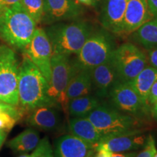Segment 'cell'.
<instances>
[{
  "mask_svg": "<svg viewBox=\"0 0 157 157\" xmlns=\"http://www.w3.org/2000/svg\"><path fill=\"white\" fill-rule=\"evenodd\" d=\"M48 82L39 68L23 55L19 65L17 89L19 107L24 113L41 105L54 104L48 95Z\"/></svg>",
  "mask_w": 157,
  "mask_h": 157,
  "instance_id": "cell-1",
  "label": "cell"
},
{
  "mask_svg": "<svg viewBox=\"0 0 157 157\" xmlns=\"http://www.w3.org/2000/svg\"><path fill=\"white\" fill-rule=\"evenodd\" d=\"M36 25L21 2L0 12V38L14 50L23 52L31 42Z\"/></svg>",
  "mask_w": 157,
  "mask_h": 157,
  "instance_id": "cell-2",
  "label": "cell"
},
{
  "mask_svg": "<svg viewBox=\"0 0 157 157\" xmlns=\"http://www.w3.org/2000/svg\"><path fill=\"white\" fill-rule=\"evenodd\" d=\"M51 44L52 54L71 56L81 50L93 31L91 23L85 21L58 22L50 24L44 29Z\"/></svg>",
  "mask_w": 157,
  "mask_h": 157,
  "instance_id": "cell-3",
  "label": "cell"
},
{
  "mask_svg": "<svg viewBox=\"0 0 157 157\" xmlns=\"http://www.w3.org/2000/svg\"><path fill=\"white\" fill-rule=\"evenodd\" d=\"M112 34L103 27L92 31L81 50L71 60L74 72L91 70L106 61L116 48Z\"/></svg>",
  "mask_w": 157,
  "mask_h": 157,
  "instance_id": "cell-4",
  "label": "cell"
},
{
  "mask_svg": "<svg viewBox=\"0 0 157 157\" xmlns=\"http://www.w3.org/2000/svg\"><path fill=\"white\" fill-rule=\"evenodd\" d=\"M103 136L140 129L143 120L126 114L113 105L101 103L87 117Z\"/></svg>",
  "mask_w": 157,
  "mask_h": 157,
  "instance_id": "cell-5",
  "label": "cell"
},
{
  "mask_svg": "<svg viewBox=\"0 0 157 157\" xmlns=\"http://www.w3.org/2000/svg\"><path fill=\"white\" fill-rule=\"evenodd\" d=\"M117 73L118 81L128 82L147 66L148 58L138 47L132 43H124L116 48L110 56Z\"/></svg>",
  "mask_w": 157,
  "mask_h": 157,
  "instance_id": "cell-6",
  "label": "cell"
},
{
  "mask_svg": "<svg viewBox=\"0 0 157 157\" xmlns=\"http://www.w3.org/2000/svg\"><path fill=\"white\" fill-rule=\"evenodd\" d=\"M19 62L13 48L0 45V101L19 106Z\"/></svg>",
  "mask_w": 157,
  "mask_h": 157,
  "instance_id": "cell-7",
  "label": "cell"
},
{
  "mask_svg": "<svg viewBox=\"0 0 157 157\" xmlns=\"http://www.w3.org/2000/svg\"><path fill=\"white\" fill-rule=\"evenodd\" d=\"M72 76V67L69 56L52 54L51 59V79L48 95L55 105L68 113V101L66 91Z\"/></svg>",
  "mask_w": 157,
  "mask_h": 157,
  "instance_id": "cell-8",
  "label": "cell"
},
{
  "mask_svg": "<svg viewBox=\"0 0 157 157\" xmlns=\"http://www.w3.org/2000/svg\"><path fill=\"white\" fill-rule=\"evenodd\" d=\"M111 105L126 114L143 120L151 113V108L143 103L128 82L117 81L110 91Z\"/></svg>",
  "mask_w": 157,
  "mask_h": 157,
  "instance_id": "cell-9",
  "label": "cell"
},
{
  "mask_svg": "<svg viewBox=\"0 0 157 157\" xmlns=\"http://www.w3.org/2000/svg\"><path fill=\"white\" fill-rule=\"evenodd\" d=\"M23 53L34 63L48 84L50 83L52 50L44 29L36 28L31 42L23 50Z\"/></svg>",
  "mask_w": 157,
  "mask_h": 157,
  "instance_id": "cell-10",
  "label": "cell"
},
{
  "mask_svg": "<svg viewBox=\"0 0 157 157\" xmlns=\"http://www.w3.org/2000/svg\"><path fill=\"white\" fill-rule=\"evenodd\" d=\"M147 135L141 128L103 136L95 146L96 151L124 153L137 150L144 146Z\"/></svg>",
  "mask_w": 157,
  "mask_h": 157,
  "instance_id": "cell-11",
  "label": "cell"
},
{
  "mask_svg": "<svg viewBox=\"0 0 157 157\" xmlns=\"http://www.w3.org/2000/svg\"><path fill=\"white\" fill-rule=\"evenodd\" d=\"M84 8L74 0H44V16L42 23L52 24L73 21L81 16Z\"/></svg>",
  "mask_w": 157,
  "mask_h": 157,
  "instance_id": "cell-12",
  "label": "cell"
},
{
  "mask_svg": "<svg viewBox=\"0 0 157 157\" xmlns=\"http://www.w3.org/2000/svg\"><path fill=\"white\" fill-rule=\"evenodd\" d=\"M101 2L99 21L102 27L111 34H121L127 0H101Z\"/></svg>",
  "mask_w": 157,
  "mask_h": 157,
  "instance_id": "cell-13",
  "label": "cell"
},
{
  "mask_svg": "<svg viewBox=\"0 0 157 157\" xmlns=\"http://www.w3.org/2000/svg\"><path fill=\"white\" fill-rule=\"evenodd\" d=\"M58 105H44L31 110L26 119L29 126L44 131H55L62 124V117Z\"/></svg>",
  "mask_w": 157,
  "mask_h": 157,
  "instance_id": "cell-14",
  "label": "cell"
},
{
  "mask_svg": "<svg viewBox=\"0 0 157 157\" xmlns=\"http://www.w3.org/2000/svg\"><path fill=\"white\" fill-rule=\"evenodd\" d=\"M153 18L146 0H127L121 34H132Z\"/></svg>",
  "mask_w": 157,
  "mask_h": 157,
  "instance_id": "cell-15",
  "label": "cell"
},
{
  "mask_svg": "<svg viewBox=\"0 0 157 157\" xmlns=\"http://www.w3.org/2000/svg\"><path fill=\"white\" fill-rule=\"evenodd\" d=\"M95 152V146L71 134L55 142L54 157H91Z\"/></svg>",
  "mask_w": 157,
  "mask_h": 157,
  "instance_id": "cell-16",
  "label": "cell"
},
{
  "mask_svg": "<svg viewBox=\"0 0 157 157\" xmlns=\"http://www.w3.org/2000/svg\"><path fill=\"white\" fill-rule=\"evenodd\" d=\"M90 71L93 90H95L96 96L99 98L109 97L111 88L118 81L115 68L110 58Z\"/></svg>",
  "mask_w": 157,
  "mask_h": 157,
  "instance_id": "cell-17",
  "label": "cell"
},
{
  "mask_svg": "<svg viewBox=\"0 0 157 157\" xmlns=\"http://www.w3.org/2000/svg\"><path fill=\"white\" fill-rule=\"evenodd\" d=\"M68 131L71 135L84 142L95 146L103 135L86 117L71 118L68 122Z\"/></svg>",
  "mask_w": 157,
  "mask_h": 157,
  "instance_id": "cell-18",
  "label": "cell"
},
{
  "mask_svg": "<svg viewBox=\"0 0 157 157\" xmlns=\"http://www.w3.org/2000/svg\"><path fill=\"white\" fill-rule=\"evenodd\" d=\"M93 90L91 71L82 69L78 71L71 76L66 96L69 101L74 98L90 95Z\"/></svg>",
  "mask_w": 157,
  "mask_h": 157,
  "instance_id": "cell-19",
  "label": "cell"
},
{
  "mask_svg": "<svg viewBox=\"0 0 157 157\" xmlns=\"http://www.w3.org/2000/svg\"><path fill=\"white\" fill-rule=\"evenodd\" d=\"M156 80L157 68L147 66L136 77L128 82V83L139 95L143 103L147 106L151 107L148 103V98L151 88Z\"/></svg>",
  "mask_w": 157,
  "mask_h": 157,
  "instance_id": "cell-20",
  "label": "cell"
},
{
  "mask_svg": "<svg viewBox=\"0 0 157 157\" xmlns=\"http://www.w3.org/2000/svg\"><path fill=\"white\" fill-rule=\"evenodd\" d=\"M101 103L100 98L91 94L68 101V113L71 118L85 117Z\"/></svg>",
  "mask_w": 157,
  "mask_h": 157,
  "instance_id": "cell-21",
  "label": "cell"
},
{
  "mask_svg": "<svg viewBox=\"0 0 157 157\" xmlns=\"http://www.w3.org/2000/svg\"><path fill=\"white\" fill-rule=\"evenodd\" d=\"M40 140L39 132L34 128H28L7 143L13 151L27 153L34 150Z\"/></svg>",
  "mask_w": 157,
  "mask_h": 157,
  "instance_id": "cell-22",
  "label": "cell"
},
{
  "mask_svg": "<svg viewBox=\"0 0 157 157\" xmlns=\"http://www.w3.org/2000/svg\"><path fill=\"white\" fill-rule=\"evenodd\" d=\"M132 39L146 50L157 48V17L143 24L132 34Z\"/></svg>",
  "mask_w": 157,
  "mask_h": 157,
  "instance_id": "cell-23",
  "label": "cell"
},
{
  "mask_svg": "<svg viewBox=\"0 0 157 157\" xmlns=\"http://www.w3.org/2000/svg\"><path fill=\"white\" fill-rule=\"evenodd\" d=\"M21 4L36 24L42 23L44 16V0H21Z\"/></svg>",
  "mask_w": 157,
  "mask_h": 157,
  "instance_id": "cell-24",
  "label": "cell"
},
{
  "mask_svg": "<svg viewBox=\"0 0 157 157\" xmlns=\"http://www.w3.org/2000/svg\"><path fill=\"white\" fill-rule=\"evenodd\" d=\"M30 157H54V151L48 137L39 140Z\"/></svg>",
  "mask_w": 157,
  "mask_h": 157,
  "instance_id": "cell-25",
  "label": "cell"
},
{
  "mask_svg": "<svg viewBox=\"0 0 157 157\" xmlns=\"http://www.w3.org/2000/svg\"><path fill=\"white\" fill-rule=\"evenodd\" d=\"M2 112L8 113L11 117L15 118L17 121L21 119L24 115V112L19 106H15L0 101V113Z\"/></svg>",
  "mask_w": 157,
  "mask_h": 157,
  "instance_id": "cell-26",
  "label": "cell"
},
{
  "mask_svg": "<svg viewBox=\"0 0 157 157\" xmlns=\"http://www.w3.org/2000/svg\"><path fill=\"white\" fill-rule=\"evenodd\" d=\"M156 154V148L155 140L151 135L147 137L146 143L143 146V151L135 157H154Z\"/></svg>",
  "mask_w": 157,
  "mask_h": 157,
  "instance_id": "cell-27",
  "label": "cell"
},
{
  "mask_svg": "<svg viewBox=\"0 0 157 157\" xmlns=\"http://www.w3.org/2000/svg\"><path fill=\"white\" fill-rule=\"evenodd\" d=\"M17 120L7 113H0V130L9 132L14 127Z\"/></svg>",
  "mask_w": 157,
  "mask_h": 157,
  "instance_id": "cell-28",
  "label": "cell"
},
{
  "mask_svg": "<svg viewBox=\"0 0 157 157\" xmlns=\"http://www.w3.org/2000/svg\"><path fill=\"white\" fill-rule=\"evenodd\" d=\"M135 152L127 153H112L105 151H96L91 157H135Z\"/></svg>",
  "mask_w": 157,
  "mask_h": 157,
  "instance_id": "cell-29",
  "label": "cell"
},
{
  "mask_svg": "<svg viewBox=\"0 0 157 157\" xmlns=\"http://www.w3.org/2000/svg\"><path fill=\"white\" fill-rule=\"evenodd\" d=\"M157 100V80L154 82L151 88L148 98V103L150 106L154 105Z\"/></svg>",
  "mask_w": 157,
  "mask_h": 157,
  "instance_id": "cell-30",
  "label": "cell"
},
{
  "mask_svg": "<svg viewBox=\"0 0 157 157\" xmlns=\"http://www.w3.org/2000/svg\"><path fill=\"white\" fill-rule=\"evenodd\" d=\"M148 61L151 66L157 68V48L148 50Z\"/></svg>",
  "mask_w": 157,
  "mask_h": 157,
  "instance_id": "cell-31",
  "label": "cell"
},
{
  "mask_svg": "<svg viewBox=\"0 0 157 157\" xmlns=\"http://www.w3.org/2000/svg\"><path fill=\"white\" fill-rule=\"evenodd\" d=\"M21 0H2L0 2V12L12 7L15 4L21 2Z\"/></svg>",
  "mask_w": 157,
  "mask_h": 157,
  "instance_id": "cell-32",
  "label": "cell"
},
{
  "mask_svg": "<svg viewBox=\"0 0 157 157\" xmlns=\"http://www.w3.org/2000/svg\"><path fill=\"white\" fill-rule=\"evenodd\" d=\"M149 10L154 17H157V0H146Z\"/></svg>",
  "mask_w": 157,
  "mask_h": 157,
  "instance_id": "cell-33",
  "label": "cell"
},
{
  "mask_svg": "<svg viewBox=\"0 0 157 157\" xmlns=\"http://www.w3.org/2000/svg\"><path fill=\"white\" fill-rule=\"evenodd\" d=\"M75 2H76L80 5L88 6V7H97L98 2L96 0H74Z\"/></svg>",
  "mask_w": 157,
  "mask_h": 157,
  "instance_id": "cell-34",
  "label": "cell"
},
{
  "mask_svg": "<svg viewBox=\"0 0 157 157\" xmlns=\"http://www.w3.org/2000/svg\"><path fill=\"white\" fill-rule=\"evenodd\" d=\"M6 137H7V132L4 130H0V149L2 146L3 143H5Z\"/></svg>",
  "mask_w": 157,
  "mask_h": 157,
  "instance_id": "cell-35",
  "label": "cell"
},
{
  "mask_svg": "<svg viewBox=\"0 0 157 157\" xmlns=\"http://www.w3.org/2000/svg\"><path fill=\"white\" fill-rule=\"evenodd\" d=\"M151 114L154 119H157V100L151 108Z\"/></svg>",
  "mask_w": 157,
  "mask_h": 157,
  "instance_id": "cell-36",
  "label": "cell"
},
{
  "mask_svg": "<svg viewBox=\"0 0 157 157\" xmlns=\"http://www.w3.org/2000/svg\"><path fill=\"white\" fill-rule=\"evenodd\" d=\"M18 157H30V155H29L27 154H23L20 155Z\"/></svg>",
  "mask_w": 157,
  "mask_h": 157,
  "instance_id": "cell-37",
  "label": "cell"
},
{
  "mask_svg": "<svg viewBox=\"0 0 157 157\" xmlns=\"http://www.w3.org/2000/svg\"><path fill=\"white\" fill-rule=\"evenodd\" d=\"M96 1H97V2H98V3H99V2H101V0H96Z\"/></svg>",
  "mask_w": 157,
  "mask_h": 157,
  "instance_id": "cell-38",
  "label": "cell"
},
{
  "mask_svg": "<svg viewBox=\"0 0 157 157\" xmlns=\"http://www.w3.org/2000/svg\"><path fill=\"white\" fill-rule=\"evenodd\" d=\"M154 157H157V152H156V154H155V156H154Z\"/></svg>",
  "mask_w": 157,
  "mask_h": 157,
  "instance_id": "cell-39",
  "label": "cell"
},
{
  "mask_svg": "<svg viewBox=\"0 0 157 157\" xmlns=\"http://www.w3.org/2000/svg\"><path fill=\"white\" fill-rule=\"evenodd\" d=\"M1 1H2V0H0V2H1Z\"/></svg>",
  "mask_w": 157,
  "mask_h": 157,
  "instance_id": "cell-40",
  "label": "cell"
}]
</instances>
